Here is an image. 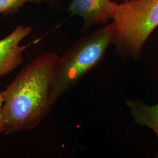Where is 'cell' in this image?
Wrapping results in <instances>:
<instances>
[{
  "mask_svg": "<svg viewBox=\"0 0 158 158\" xmlns=\"http://www.w3.org/2000/svg\"><path fill=\"white\" fill-rule=\"evenodd\" d=\"M59 57L55 52L36 57L1 91L5 135L34 130L49 113L51 87Z\"/></svg>",
  "mask_w": 158,
  "mask_h": 158,
  "instance_id": "6da1fadb",
  "label": "cell"
},
{
  "mask_svg": "<svg viewBox=\"0 0 158 158\" xmlns=\"http://www.w3.org/2000/svg\"><path fill=\"white\" fill-rule=\"evenodd\" d=\"M115 36L112 22L80 38L59 57L51 87L52 106L102 62Z\"/></svg>",
  "mask_w": 158,
  "mask_h": 158,
  "instance_id": "7a4b0ae2",
  "label": "cell"
},
{
  "mask_svg": "<svg viewBox=\"0 0 158 158\" xmlns=\"http://www.w3.org/2000/svg\"><path fill=\"white\" fill-rule=\"evenodd\" d=\"M113 19L117 53L138 60L145 42L158 27V0H126L117 4Z\"/></svg>",
  "mask_w": 158,
  "mask_h": 158,
  "instance_id": "3957f363",
  "label": "cell"
},
{
  "mask_svg": "<svg viewBox=\"0 0 158 158\" xmlns=\"http://www.w3.org/2000/svg\"><path fill=\"white\" fill-rule=\"evenodd\" d=\"M117 4L111 0H71L68 11L82 18V31L86 32L93 25H107L113 19Z\"/></svg>",
  "mask_w": 158,
  "mask_h": 158,
  "instance_id": "277c9868",
  "label": "cell"
},
{
  "mask_svg": "<svg viewBox=\"0 0 158 158\" xmlns=\"http://www.w3.org/2000/svg\"><path fill=\"white\" fill-rule=\"evenodd\" d=\"M30 26L19 25L11 34L0 40V79L14 71L23 62V53L31 44L20 45L31 33Z\"/></svg>",
  "mask_w": 158,
  "mask_h": 158,
  "instance_id": "5b68a950",
  "label": "cell"
},
{
  "mask_svg": "<svg viewBox=\"0 0 158 158\" xmlns=\"http://www.w3.org/2000/svg\"><path fill=\"white\" fill-rule=\"evenodd\" d=\"M125 104L131 111L135 123L141 127L145 126L152 129L158 139V104L149 106L132 99H127ZM155 158H158V150Z\"/></svg>",
  "mask_w": 158,
  "mask_h": 158,
  "instance_id": "8992f818",
  "label": "cell"
},
{
  "mask_svg": "<svg viewBox=\"0 0 158 158\" xmlns=\"http://www.w3.org/2000/svg\"><path fill=\"white\" fill-rule=\"evenodd\" d=\"M42 2H45V0H0V14H12L27 3L40 4Z\"/></svg>",
  "mask_w": 158,
  "mask_h": 158,
  "instance_id": "52a82bcc",
  "label": "cell"
},
{
  "mask_svg": "<svg viewBox=\"0 0 158 158\" xmlns=\"http://www.w3.org/2000/svg\"><path fill=\"white\" fill-rule=\"evenodd\" d=\"M3 102H4V99L2 95V92L0 91V135L4 134V131H5L4 126H3V123H2V108L3 106Z\"/></svg>",
  "mask_w": 158,
  "mask_h": 158,
  "instance_id": "ba28073f",
  "label": "cell"
},
{
  "mask_svg": "<svg viewBox=\"0 0 158 158\" xmlns=\"http://www.w3.org/2000/svg\"><path fill=\"white\" fill-rule=\"evenodd\" d=\"M60 0H45V2H47L48 3H54L56 2H58Z\"/></svg>",
  "mask_w": 158,
  "mask_h": 158,
  "instance_id": "9c48e42d",
  "label": "cell"
}]
</instances>
